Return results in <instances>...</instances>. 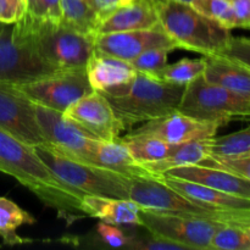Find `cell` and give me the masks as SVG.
I'll return each mask as SVG.
<instances>
[{
	"label": "cell",
	"instance_id": "31",
	"mask_svg": "<svg viewBox=\"0 0 250 250\" xmlns=\"http://www.w3.org/2000/svg\"><path fill=\"white\" fill-rule=\"evenodd\" d=\"M171 51L173 50L168 48L149 49L131 60V63L137 72L146 73L155 78L156 75L167 65L168 54Z\"/></svg>",
	"mask_w": 250,
	"mask_h": 250
},
{
	"label": "cell",
	"instance_id": "17",
	"mask_svg": "<svg viewBox=\"0 0 250 250\" xmlns=\"http://www.w3.org/2000/svg\"><path fill=\"white\" fill-rule=\"evenodd\" d=\"M85 71L90 85L97 92H106L127 84L137 75L131 61L107 55L95 49L88 60Z\"/></svg>",
	"mask_w": 250,
	"mask_h": 250
},
{
	"label": "cell",
	"instance_id": "6",
	"mask_svg": "<svg viewBox=\"0 0 250 250\" xmlns=\"http://www.w3.org/2000/svg\"><path fill=\"white\" fill-rule=\"evenodd\" d=\"M39 158L59 181L83 194L129 199V177L109 168L75 161L48 144L34 146Z\"/></svg>",
	"mask_w": 250,
	"mask_h": 250
},
{
	"label": "cell",
	"instance_id": "22",
	"mask_svg": "<svg viewBox=\"0 0 250 250\" xmlns=\"http://www.w3.org/2000/svg\"><path fill=\"white\" fill-rule=\"evenodd\" d=\"M161 181L171 189L176 190L181 195L202 207L220 209H250V199L248 198L227 194L199 183L171 177L167 175L161 176Z\"/></svg>",
	"mask_w": 250,
	"mask_h": 250
},
{
	"label": "cell",
	"instance_id": "2",
	"mask_svg": "<svg viewBox=\"0 0 250 250\" xmlns=\"http://www.w3.org/2000/svg\"><path fill=\"white\" fill-rule=\"evenodd\" d=\"M14 34L45 62L60 71L85 68L94 53V37L81 33L62 22L42 21L24 14L12 23Z\"/></svg>",
	"mask_w": 250,
	"mask_h": 250
},
{
	"label": "cell",
	"instance_id": "41",
	"mask_svg": "<svg viewBox=\"0 0 250 250\" xmlns=\"http://www.w3.org/2000/svg\"><path fill=\"white\" fill-rule=\"evenodd\" d=\"M178 1H183V2H188V4H190L193 0H178Z\"/></svg>",
	"mask_w": 250,
	"mask_h": 250
},
{
	"label": "cell",
	"instance_id": "33",
	"mask_svg": "<svg viewBox=\"0 0 250 250\" xmlns=\"http://www.w3.org/2000/svg\"><path fill=\"white\" fill-rule=\"evenodd\" d=\"M26 12L42 21L60 22L62 17L61 0H27Z\"/></svg>",
	"mask_w": 250,
	"mask_h": 250
},
{
	"label": "cell",
	"instance_id": "36",
	"mask_svg": "<svg viewBox=\"0 0 250 250\" xmlns=\"http://www.w3.org/2000/svg\"><path fill=\"white\" fill-rule=\"evenodd\" d=\"M27 0H0V23H15L24 16Z\"/></svg>",
	"mask_w": 250,
	"mask_h": 250
},
{
	"label": "cell",
	"instance_id": "1",
	"mask_svg": "<svg viewBox=\"0 0 250 250\" xmlns=\"http://www.w3.org/2000/svg\"><path fill=\"white\" fill-rule=\"evenodd\" d=\"M0 172L14 177L68 225L87 217L83 193L65 185L43 163L34 146L0 129Z\"/></svg>",
	"mask_w": 250,
	"mask_h": 250
},
{
	"label": "cell",
	"instance_id": "28",
	"mask_svg": "<svg viewBox=\"0 0 250 250\" xmlns=\"http://www.w3.org/2000/svg\"><path fill=\"white\" fill-rule=\"evenodd\" d=\"M250 154V125L246 128L210 141V155L239 156Z\"/></svg>",
	"mask_w": 250,
	"mask_h": 250
},
{
	"label": "cell",
	"instance_id": "27",
	"mask_svg": "<svg viewBox=\"0 0 250 250\" xmlns=\"http://www.w3.org/2000/svg\"><path fill=\"white\" fill-rule=\"evenodd\" d=\"M205 70L204 56L200 59H181L175 63H167L155 78L176 85H187L203 76Z\"/></svg>",
	"mask_w": 250,
	"mask_h": 250
},
{
	"label": "cell",
	"instance_id": "29",
	"mask_svg": "<svg viewBox=\"0 0 250 250\" xmlns=\"http://www.w3.org/2000/svg\"><path fill=\"white\" fill-rule=\"evenodd\" d=\"M249 229L233 225H222L216 229L210 242V249L250 250Z\"/></svg>",
	"mask_w": 250,
	"mask_h": 250
},
{
	"label": "cell",
	"instance_id": "4",
	"mask_svg": "<svg viewBox=\"0 0 250 250\" xmlns=\"http://www.w3.org/2000/svg\"><path fill=\"white\" fill-rule=\"evenodd\" d=\"M161 27L178 49L203 56L222 54L231 39V29L204 16L190 4L178 0H151Z\"/></svg>",
	"mask_w": 250,
	"mask_h": 250
},
{
	"label": "cell",
	"instance_id": "10",
	"mask_svg": "<svg viewBox=\"0 0 250 250\" xmlns=\"http://www.w3.org/2000/svg\"><path fill=\"white\" fill-rule=\"evenodd\" d=\"M16 87L34 104L62 114L78 99L94 92L85 68L59 71L45 78Z\"/></svg>",
	"mask_w": 250,
	"mask_h": 250
},
{
	"label": "cell",
	"instance_id": "39",
	"mask_svg": "<svg viewBox=\"0 0 250 250\" xmlns=\"http://www.w3.org/2000/svg\"><path fill=\"white\" fill-rule=\"evenodd\" d=\"M88 1H89L90 6L94 10L95 14H97L98 19H99V23L103 20L106 19L109 15H111L115 10L121 6L120 0H88Z\"/></svg>",
	"mask_w": 250,
	"mask_h": 250
},
{
	"label": "cell",
	"instance_id": "12",
	"mask_svg": "<svg viewBox=\"0 0 250 250\" xmlns=\"http://www.w3.org/2000/svg\"><path fill=\"white\" fill-rule=\"evenodd\" d=\"M0 129L31 146L45 144L36 104L16 85L0 83Z\"/></svg>",
	"mask_w": 250,
	"mask_h": 250
},
{
	"label": "cell",
	"instance_id": "42",
	"mask_svg": "<svg viewBox=\"0 0 250 250\" xmlns=\"http://www.w3.org/2000/svg\"><path fill=\"white\" fill-rule=\"evenodd\" d=\"M2 24H4V23H0V28H1V26H2Z\"/></svg>",
	"mask_w": 250,
	"mask_h": 250
},
{
	"label": "cell",
	"instance_id": "30",
	"mask_svg": "<svg viewBox=\"0 0 250 250\" xmlns=\"http://www.w3.org/2000/svg\"><path fill=\"white\" fill-rule=\"evenodd\" d=\"M190 5L200 14L214 20L221 26L229 29L236 28V16L229 0H193Z\"/></svg>",
	"mask_w": 250,
	"mask_h": 250
},
{
	"label": "cell",
	"instance_id": "43",
	"mask_svg": "<svg viewBox=\"0 0 250 250\" xmlns=\"http://www.w3.org/2000/svg\"><path fill=\"white\" fill-rule=\"evenodd\" d=\"M248 232H249V237H250V229H248Z\"/></svg>",
	"mask_w": 250,
	"mask_h": 250
},
{
	"label": "cell",
	"instance_id": "38",
	"mask_svg": "<svg viewBox=\"0 0 250 250\" xmlns=\"http://www.w3.org/2000/svg\"><path fill=\"white\" fill-rule=\"evenodd\" d=\"M236 16V28L250 29V0H231Z\"/></svg>",
	"mask_w": 250,
	"mask_h": 250
},
{
	"label": "cell",
	"instance_id": "18",
	"mask_svg": "<svg viewBox=\"0 0 250 250\" xmlns=\"http://www.w3.org/2000/svg\"><path fill=\"white\" fill-rule=\"evenodd\" d=\"M204 60L203 77L208 82L221 85L250 100V67L224 54L204 56Z\"/></svg>",
	"mask_w": 250,
	"mask_h": 250
},
{
	"label": "cell",
	"instance_id": "11",
	"mask_svg": "<svg viewBox=\"0 0 250 250\" xmlns=\"http://www.w3.org/2000/svg\"><path fill=\"white\" fill-rule=\"evenodd\" d=\"M37 120L46 144L61 155L82 161L94 151L100 139L63 116L62 112L36 104Z\"/></svg>",
	"mask_w": 250,
	"mask_h": 250
},
{
	"label": "cell",
	"instance_id": "20",
	"mask_svg": "<svg viewBox=\"0 0 250 250\" xmlns=\"http://www.w3.org/2000/svg\"><path fill=\"white\" fill-rule=\"evenodd\" d=\"M159 24L160 21L151 0H133L129 4L120 6L106 19L103 20L98 26L95 36L115 32L148 29Z\"/></svg>",
	"mask_w": 250,
	"mask_h": 250
},
{
	"label": "cell",
	"instance_id": "37",
	"mask_svg": "<svg viewBox=\"0 0 250 250\" xmlns=\"http://www.w3.org/2000/svg\"><path fill=\"white\" fill-rule=\"evenodd\" d=\"M222 54L236 59L250 67V38L232 36Z\"/></svg>",
	"mask_w": 250,
	"mask_h": 250
},
{
	"label": "cell",
	"instance_id": "21",
	"mask_svg": "<svg viewBox=\"0 0 250 250\" xmlns=\"http://www.w3.org/2000/svg\"><path fill=\"white\" fill-rule=\"evenodd\" d=\"M82 208L87 217H94L106 224L142 226L141 209L129 199L84 194Z\"/></svg>",
	"mask_w": 250,
	"mask_h": 250
},
{
	"label": "cell",
	"instance_id": "9",
	"mask_svg": "<svg viewBox=\"0 0 250 250\" xmlns=\"http://www.w3.org/2000/svg\"><path fill=\"white\" fill-rule=\"evenodd\" d=\"M142 226L159 238L167 239L186 247L187 250H210V242L221 222L199 217L141 210Z\"/></svg>",
	"mask_w": 250,
	"mask_h": 250
},
{
	"label": "cell",
	"instance_id": "14",
	"mask_svg": "<svg viewBox=\"0 0 250 250\" xmlns=\"http://www.w3.org/2000/svg\"><path fill=\"white\" fill-rule=\"evenodd\" d=\"M63 116L100 141H116L125 131L109 100L97 90L73 103Z\"/></svg>",
	"mask_w": 250,
	"mask_h": 250
},
{
	"label": "cell",
	"instance_id": "35",
	"mask_svg": "<svg viewBox=\"0 0 250 250\" xmlns=\"http://www.w3.org/2000/svg\"><path fill=\"white\" fill-rule=\"evenodd\" d=\"M128 249L134 250H187V248L175 242L167 241V239L159 238V237L151 236L144 237V238H133L127 246Z\"/></svg>",
	"mask_w": 250,
	"mask_h": 250
},
{
	"label": "cell",
	"instance_id": "24",
	"mask_svg": "<svg viewBox=\"0 0 250 250\" xmlns=\"http://www.w3.org/2000/svg\"><path fill=\"white\" fill-rule=\"evenodd\" d=\"M36 219L12 200L0 197V237L5 246H16L28 242L17 234V229L23 225H34Z\"/></svg>",
	"mask_w": 250,
	"mask_h": 250
},
{
	"label": "cell",
	"instance_id": "32",
	"mask_svg": "<svg viewBox=\"0 0 250 250\" xmlns=\"http://www.w3.org/2000/svg\"><path fill=\"white\" fill-rule=\"evenodd\" d=\"M199 165L229 171V172L250 181V154L239 156L209 155Z\"/></svg>",
	"mask_w": 250,
	"mask_h": 250
},
{
	"label": "cell",
	"instance_id": "7",
	"mask_svg": "<svg viewBox=\"0 0 250 250\" xmlns=\"http://www.w3.org/2000/svg\"><path fill=\"white\" fill-rule=\"evenodd\" d=\"M177 111L225 126L231 120L250 119V100L200 76L186 85Z\"/></svg>",
	"mask_w": 250,
	"mask_h": 250
},
{
	"label": "cell",
	"instance_id": "26",
	"mask_svg": "<svg viewBox=\"0 0 250 250\" xmlns=\"http://www.w3.org/2000/svg\"><path fill=\"white\" fill-rule=\"evenodd\" d=\"M61 22L81 33L95 37L99 19L88 0H61Z\"/></svg>",
	"mask_w": 250,
	"mask_h": 250
},
{
	"label": "cell",
	"instance_id": "25",
	"mask_svg": "<svg viewBox=\"0 0 250 250\" xmlns=\"http://www.w3.org/2000/svg\"><path fill=\"white\" fill-rule=\"evenodd\" d=\"M139 164H150L167 158L176 151L180 144H171L150 136H131L120 138Z\"/></svg>",
	"mask_w": 250,
	"mask_h": 250
},
{
	"label": "cell",
	"instance_id": "34",
	"mask_svg": "<svg viewBox=\"0 0 250 250\" xmlns=\"http://www.w3.org/2000/svg\"><path fill=\"white\" fill-rule=\"evenodd\" d=\"M97 233L105 244L112 248H127L132 239V237L124 233L117 226L103 221L97 225Z\"/></svg>",
	"mask_w": 250,
	"mask_h": 250
},
{
	"label": "cell",
	"instance_id": "13",
	"mask_svg": "<svg viewBox=\"0 0 250 250\" xmlns=\"http://www.w3.org/2000/svg\"><path fill=\"white\" fill-rule=\"evenodd\" d=\"M222 125L190 117L180 111L144 122L138 128L129 129L131 136H150L166 143L183 144L192 141L212 139Z\"/></svg>",
	"mask_w": 250,
	"mask_h": 250
},
{
	"label": "cell",
	"instance_id": "19",
	"mask_svg": "<svg viewBox=\"0 0 250 250\" xmlns=\"http://www.w3.org/2000/svg\"><path fill=\"white\" fill-rule=\"evenodd\" d=\"M80 163L109 168L128 177L160 178L150 172L143 164L134 160L126 144L120 138L116 141H100L94 151Z\"/></svg>",
	"mask_w": 250,
	"mask_h": 250
},
{
	"label": "cell",
	"instance_id": "44",
	"mask_svg": "<svg viewBox=\"0 0 250 250\" xmlns=\"http://www.w3.org/2000/svg\"><path fill=\"white\" fill-rule=\"evenodd\" d=\"M229 1H231V0H229Z\"/></svg>",
	"mask_w": 250,
	"mask_h": 250
},
{
	"label": "cell",
	"instance_id": "40",
	"mask_svg": "<svg viewBox=\"0 0 250 250\" xmlns=\"http://www.w3.org/2000/svg\"><path fill=\"white\" fill-rule=\"evenodd\" d=\"M132 1H133V0H120V4H121V6H124V5L129 4V2Z\"/></svg>",
	"mask_w": 250,
	"mask_h": 250
},
{
	"label": "cell",
	"instance_id": "5",
	"mask_svg": "<svg viewBox=\"0 0 250 250\" xmlns=\"http://www.w3.org/2000/svg\"><path fill=\"white\" fill-rule=\"evenodd\" d=\"M129 200L141 210L211 220L250 229V209H220L198 205L155 177H129Z\"/></svg>",
	"mask_w": 250,
	"mask_h": 250
},
{
	"label": "cell",
	"instance_id": "15",
	"mask_svg": "<svg viewBox=\"0 0 250 250\" xmlns=\"http://www.w3.org/2000/svg\"><path fill=\"white\" fill-rule=\"evenodd\" d=\"M94 46L95 50L128 61L149 49H178L177 44L167 36L161 24L148 29L98 34L94 37Z\"/></svg>",
	"mask_w": 250,
	"mask_h": 250
},
{
	"label": "cell",
	"instance_id": "16",
	"mask_svg": "<svg viewBox=\"0 0 250 250\" xmlns=\"http://www.w3.org/2000/svg\"><path fill=\"white\" fill-rule=\"evenodd\" d=\"M164 175L199 183L227 194L250 199V181L229 171L203 165H188L171 168Z\"/></svg>",
	"mask_w": 250,
	"mask_h": 250
},
{
	"label": "cell",
	"instance_id": "8",
	"mask_svg": "<svg viewBox=\"0 0 250 250\" xmlns=\"http://www.w3.org/2000/svg\"><path fill=\"white\" fill-rule=\"evenodd\" d=\"M59 71L15 37L12 23L2 24L0 28V83L27 84Z\"/></svg>",
	"mask_w": 250,
	"mask_h": 250
},
{
	"label": "cell",
	"instance_id": "3",
	"mask_svg": "<svg viewBox=\"0 0 250 250\" xmlns=\"http://www.w3.org/2000/svg\"><path fill=\"white\" fill-rule=\"evenodd\" d=\"M186 85H176L137 72L129 83L100 92L106 97L125 131L177 110Z\"/></svg>",
	"mask_w": 250,
	"mask_h": 250
},
{
	"label": "cell",
	"instance_id": "23",
	"mask_svg": "<svg viewBox=\"0 0 250 250\" xmlns=\"http://www.w3.org/2000/svg\"><path fill=\"white\" fill-rule=\"evenodd\" d=\"M210 141L211 139H202V141H192L180 144L175 153L171 154L167 158L156 161V163L143 164V165L159 177H161L171 168L188 165H199L210 155Z\"/></svg>",
	"mask_w": 250,
	"mask_h": 250
}]
</instances>
